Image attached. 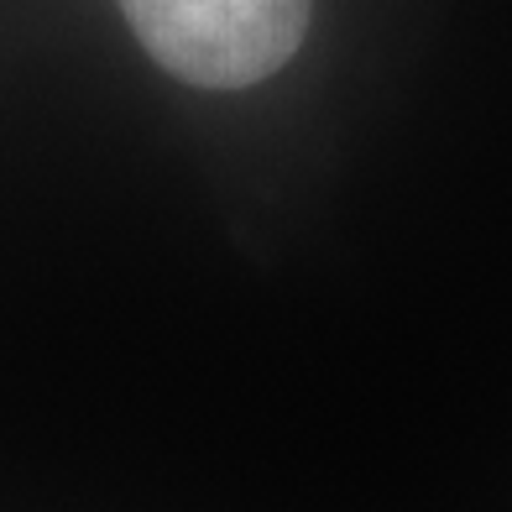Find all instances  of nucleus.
Returning a JSON list of instances; mask_svg holds the SVG:
<instances>
[{"label": "nucleus", "mask_w": 512, "mask_h": 512, "mask_svg": "<svg viewBox=\"0 0 512 512\" xmlns=\"http://www.w3.org/2000/svg\"><path fill=\"white\" fill-rule=\"evenodd\" d=\"M121 11L173 79L246 89L298 53L314 0H121Z\"/></svg>", "instance_id": "nucleus-1"}]
</instances>
